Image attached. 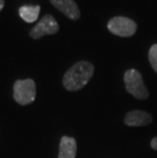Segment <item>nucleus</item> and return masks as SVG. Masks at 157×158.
Listing matches in <instances>:
<instances>
[{
  "label": "nucleus",
  "instance_id": "nucleus-1",
  "mask_svg": "<svg viewBox=\"0 0 157 158\" xmlns=\"http://www.w3.org/2000/svg\"><path fill=\"white\" fill-rule=\"evenodd\" d=\"M94 73V65L89 61H79L73 64L63 77V86L68 91H78L88 84Z\"/></svg>",
  "mask_w": 157,
  "mask_h": 158
},
{
  "label": "nucleus",
  "instance_id": "nucleus-2",
  "mask_svg": "<svg viewBox=\"0 0 157 158\" xmlns=\"http://www.w3.org/2000/svg\"><path fill=\"white\" fill-rule=\"evenodd\" d=\"M123 82H125L126 89L131 95L139 100L148 99L149 92L147 90L143 77L138 70L135 69H128L123 76Z\"/></svg>",
  "mask_w": 157,
  "mask_h": 158
},
{
  "label": "nucleus",
  "instance_id": "nucleus-3",
  "mask_svg": "<svg viewBox=\"0 0 157 158\" xmlns=\"http://www.w3.org/2000/svg\"><path fill=\"white\" fill-rule=\"evenodd\" d=\"M13 98L21 105H28L36 98V84L32 79L19 80L13 86Z\"/></svg>",
  "mask_w": 157,
  "mask_h": 158
},
{
  "label": "nucleus",
  "instance_id": "nucleus-4",
  "mask_svg": "<svg viewBox=\"0 0 157 158\" xmlns=\"http://www.w3.org/2000/svg\"><path fill=\"white\" fill-rule=\"evenodd\" d=\"M110 33L119 37H131L137 31V23L125 16H114L107 23Z\"/></svg>",
  "mask_w": 157,
  "mask_h": 158
},
{
  "label": "nucleus",
  "instance_id": "nucleus-5",
  "mask_svg": "<svg viewBox=\"0 0 157 158\" xmlns=\"http://www.w3.org/2000/svg\"><path fill=\"white\" fill-rule=\"evenodd\" d=\"M59 30V26L57 22L52 15H46L41 19L37 25L30 32V37L33 39H40L45 35H53L56 34Z\"/></svg>",
  "mask_w": 157,
  "mask_h": 158
},
{
  "label": "nucleus",
  "instance_id": "nucleus-6",
  "mask_svg": "<svg viewBox=\"0 0 157 158\" xmlns=\"http://www.w3.org/2000/svg\"><path fill=\"white\" fill-rule=\"evenodd\" d=\"M50 2L55 8L72 21H76L81 16L80 9L73 0H50Z\"/></svg>",
  "mask_w": 157,
  "mask_h": 158
},
{
  "label": "nucleus",
  "instance_id": "nucleus-7",
  "mask_svg": "<svg viewBox=\"0 0 157 158\" xmlns=\"http://www.w3.org/2000/svg\"><path fill=\"white\" fill-rule=\"evenodd\" d=\"M151 122V114L144 110H133L126 113L125 116V123L129 127H144Z\"/></svg>",
  "mask_w": 157,
  "mask_h": 158
},
{
  "label": "nucleus",
  "instance_id": "nucleus-8",
  "mask_svg": "<svg viewBox=\"0 0 157 158\" xmlns=\"http://www.w3.org/2000/svg\"><path fill=\"white\" fill-rule=\"evenodd\" d=\"M76 142L73 138L63 136L59 144L58 158H76Z\"/></svg>",
  "mask_w": 157,
  "mask_h": 158
},
{
  "label": "nucleus",
  "instance_id": "nucleus-9",
  "mask_svg": "<svg viewBox=\"0 0 157 158\" xmlns=\"http://www.w3.org/2000/svg\"><path fill=\"white\" fill-rule=\"evenodd\" d=\"M19 16L27 23H34L39 18L40 5H24L19 9Z\"/></svg>",
  "mask_w": 157,
  "mask_h": 158
},
{
  "label": "nucleus",
  "instance_id": "nucleus-10",
  "mask_svg": "<svg viewBox=\"0 0 157 158\" xmlns=\"http://www.w3.org/2000/svg\"><path fill=\"white\" fill-rule=\"evenodd\" d=\"M149 61L151 64L152 69L157 73V44L151 46L149 50Z\"/></svg>",
  "mask_w": 157,
  "mask_h": 158
},
{
  "label": "nucleus",
  "instance_id": "nucleus-11",
  "mask_svg": "<svg viewBox=\"0 0 157 158\" xmlns=\"http://www.w3.org/2000/svg\"><path fill=\"white\" fill-rule=\"evenodd\" d=\"M151 147H152V149H154L157 151V137L155 138H153L152 141H151Z\"/></svg>",
  "mask_w": 157,
  "mask_h": 158
},
{
  "label": "nucleus",
  "instance_id": "nucleus-12",
  "mask_svg": "<svg viewBox=\"0 0 157 158\" xmlns=\"http://www.w3.org/2000/svg\"><path fill=\"white\" fill-rule=\"evenodd\" d=\"M4 0H0V11L2 10V8H3V6H4Z\"/></svg>",
  "mask_w": 157,
  "mask_h": 158
}]
</instances>
